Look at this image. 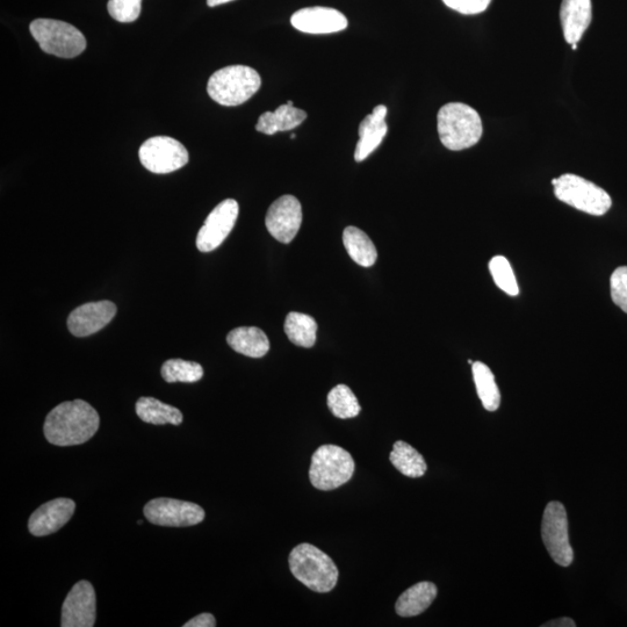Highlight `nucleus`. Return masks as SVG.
<instances>
[{"mask_svg": "<svg viewBox=\"0 0 627 627\" xmlns=\"http://www.w3.org/2000/svg\"><path fill=\"white\" fill-rule=\"evenodd\" d=\"M100 418L97 410L83 400L61 403L46 418L43 432L56 446H75L89 442L97 434Z\"/></svg>", "mask_w": 627, "mask_h": 627, "instance_id": "1", "label": "nucleus"}, {"mask_svg": "<svg viewBox=\"0 0 627 627\" xmlns=\"http://www.w3.org/2000/svg\"><path fill=\"white\" fill-rule=\"evenodd\" d=\"M437 129L443 146L452 151L474 147L484 133L479 113L461 103L446 104L439 110Z\"/></svg>", "mask_w": 627, "mask_h": 627, "instance_id": "2", "label": "nucleus"}, {"mask_svg": "<svg viewBox=\"0 0 627 627\" xmlns=\"http://www.w3.org/2000/svg\"><path fill=\"white\" fill-rule=\"evenodd\" d=\"M294 578L315 593H329L338 581V568L333 559L311 544L294 547L288 558Z\"/></svg>", "mask_w": 627, "mask_h": 627, "instance_id": "3", "label": "nucleus"}, {"mask_svg": "<svg viewBox=\"0 0 627 627\" xmlns=\"http://www.w3.org/2000/svg\"><path fill=\"white\" fill-rule=\"evenodd\" d=\"M262 79L255 69L230 66L220 69L209 78L207 92L222 106H239L248 102L261 88Z\"/></svg>", "mask_w": 627, "mask_h": 627, "instance_id": "4", "label": "nucleus"}, {"mask_svg": "<svg viewBox=\"0 0 627 627\" xmlns=\"http://www.w3.org/2000/svg\"><path fill=\"white\" fill-rule=\"evenodd\" d=\"M355 460L337 445H322L312 457L309 479L316 489L329 492L347 484L355 473Z\"/></svg>", "mask_w": 627, "mask_h": 627, "instance_id": "5", "label": "nucleus"}, {"mask_svg": "<svg viewBox=\"0 0 627 627\" xmlns=\"http://www.w3.org/2000/svg\"><path fill=\"white\" fill-rule=\"evenodd\" d=\"M31 34L42 52L62 59L81 55L88 43L75 26L54 19H36L30 26Z\"/></svg>", "mask_w": 627, "mask_h": 627, "instance_id": "6", "label": "nucleus"}, {"mask_svg": "<svg viewBox=\"0 0 627 627\" xmlns=\"http://www.w3.org/2000/svg\"><path fill=\"white\" fill-rule=\"evenodd\" d=\"M554 194L569 206L590 215L602 216L609 212L612 199L602 187L580 176L566 174L552 180Z\"/></svg>", "mask_w": 627, "mask_h": 627, "instance_id": "7", "label": "nucleus"}, {"mask_svg": "<svg viewBox=\"0 0 627 627\" xmlns=\"http://www.w3.org/2000/svg\"><path fill=\"white\" fill-rule=\"evenodd\" d=\"M141 164L157 175L171 174L189 163V151L169 136H155L144 142L139 150Z\"/></svg>", "mask_w": 627, "mask_h": 627, "instance_id": "8", "label": "nucleus"}, {"mask_svg": "<svg viewBox=\"0 0 627 627\" xmlns=\"http://www.w3.org/2000/svg\"><path fill=\"white\" fill-rule=\"evenodd\" d=\"M542 538L547 552L556 564L568 567L574 559V552L569 543L567 511L564 504L552 501L547 504L543 522Z\"/></svg>", "mask_w": 627, "mask_h": 627, "instance_id": "9", "label": "nucleus"}, {"mask_svg": "<svg viewBox=\"0 0 627 627\" xmlns=\"http://www.w3.org/2000/svg\"><path fill=\"white\" fill-rule=\"evenodd\" d=\"M143 511L151 524L170 528H186L205 520V510L198 504L167 497L151 500Z\"/></svg>", "mask_w": 627, "mask_h": 627, "instance_id": "10", "label": "nucleus"}, {"mask_svg": "<svg viewBox=\"0 0 627 627\" xmlns=\"http://www.w3.org/2000/svg\"><path fill=\"white\" fill-rule=\"evenodd\" d=\"M240 206L234 199L223 200L207 216L204 226L197 236V248L201 252H211L225 242L239 218Z\"/></svg>", "mask_w": 627, "mask_h": 627, "instance_id": "11", "label": "nucleus"}, {"mask_svg": "<svg viewBox=\"0 0 627 627\" xmlns=\"http://www.w3.org/2000/svg\"><path fill=\"white\" fill-rule=\"evenodd\" d=\"M97 597L89 581H79L62 607V627H92L96 623Z\"/></svg>", "mask_w": 627, "mask_h": 627, "instance_id": "12", "label": "nucleus"}, {"mask_svg": "<svg viewBox=\"0 0 627 627\" xmlns=\"http://www.w3.org/2000/svg\"><path fill=\"white\" fill-rule=\"evenodd\" d=\"M302 223L300 201L293 196L280 197L266 214L265 225L269 233L281 243H291L298 235Z\"/></svg>", "mask_w": 627, "mask_h": 627, "instance_id": "13", "label": "nucleus"}, {"mask_svg": "<svg viewBox=\"0 0 627 627\" xmlns=\"http://www.w3.org/2000/svg\"><path fill=\"white\" fill-rule=\"evenodd\" d=\"M117 306L112 301L89 302L79 306L68 317V329L76 337H86L98 333L110 323Z\"/></svg>", "mask_w": 627, "mask_h": 627, "instance_id": "14", "label": "nucleus"}, {"mask_svg": "<svg viewBox=\"0 0 627 627\" xmlns=\"http://www.w3.org/2000/svg\"><path fill=\"white\" fill-rule=\"evenodd\" d=\"M291 24L298 31L307 34H331L342 32L348 27L344 14L330 7H307L295 12Z\"/></svg>", "mask_w": 627, "mask_h": 627, "instance_id": "15", "label": "nucleus"}, {"mask_svg": "<svg viewBox=\"0 0 627 627\" xmlns=\"http://www.w3.org/2000/svg\"><path fill=\"white\" fill-rule=\"evenodd\" d=\"M75 509L76 503L70 499H56L42 504L32 514L28 530L35 537L52 535L71 520Z\"/></svg>", "mask_w": 627, "mask_h": 627, "instance_id": "16", "label": "nucleus"}, {"mask_svg": "<svg viewBox=\"0 0 627 627\" xmlns=\"http://www.w3.org/2000/svg\"><path fill=\"white\" fill-rule=\"evenodd\" d=\"M387 107L379 105L374 107L371 114L359 126V141L355 151L356 162H363L376 150L385 139L388 132L386 124Z\"/></svg>", "mask_w": 627, "mask_h": 627, "instance_id": "17", "label": "nucleus"}, {"mask_svg": "<svg viewBox=\"0 0 627 627\" xmlns=\"http://www.w3.org/2000/svg\"><path fill=\"white\" fill-rule=\"evenodd\" d=\"M593 19L592 0H562L560 20L565 40L569 45L578 43Z\"/></svg>", "mask_w": 627, "mask_h": 627, "instance_id": "18", "label": "nucleus"}, {"mask_svg": "<svg viewBox=\"0 0 627 627\" xmlns=\"http://www.w3.org/2000/svg\"><path fill=\"white\" fill-rule=\"evenodd\" d=\"M437 587L432 582L416 583L396 601L395 611L401 617H415L423 614L437 597Z\"/></svg>", "mask_w": 627, "mask_h": 627, "instance_id": "19", "label": "nucleus"}, {"mask_svg": "<svg viewBox=\"0 0 627 627\" xmlns=\"http://www.w3.org/2000/svg\"><path fill=\"white\" fill-rule=\"evenodd\" d=\"M307 119V113L299 108L285 104L275 112H265L259 117L256 131L266 135H275L278 132L292 131Z\"/></svg>", "mask_w": 627, "mask_h": 627, "instance_id": "20", "label": "nucleus"}, {"mask_svg": "<svg viewBox=\"0 0 627 627\" xmlns=\"http://www.w3.org/2000/svg\"><path fill=\"white\" fill-rule=\"evenodd\" d=\"M229 347L250 358H262L270 350L268 336L257 327L236 328L227 336Z\"/></svg>", "mask_w": 627, "mask_h": 627, "instance_id": "21", "label": "nucleus"}, {"mask_svg": "<svg viewBox=\"0 0 627 627\" xmlns=\"http://www.w3.org/2000/svg\"><path fill=\"white\" fill-rule=\"evenodd\" d=\"M343 243L353 262L371 268L377 262L378 251L370 237L363 230L356 227L345 228L343 233Z\"/></svg>", "mask_w": 627, "mask_h": 627, "instance_id": "22", "label": "nucleus"}, {"mask_svg": "<svg viewBox=\"0 0 627 627\" xmlns=\"http://www.w3.org/2000/svg\"><path fill=\"white\" fill-rule=\"evenodd\" d=\"M136 414L143 422L154 425H180L184 417L176 407L154 398H141L136 402Z\"/></svg>", "mask_w": 627, "mask_h": 627, "instance_id": "23", "label": "nucleus"}, {"mask_svg": "<svg viewBox=\"0 0 627 627\" xmlns=\"http://www.w3.org/2000/svg\"><path fill=\"white\" fill-rule=\"evenodd\" d=\"M389 460L401 474L408 478H421L427 473L428 465L420 452L406 442H396Z\"/></svg>", "mask_w": 627, "mask_h": 627, "instance_id": "24", "label": "nucleus"}, {"mask_svg": "<svg viewBox=\"0 0 627 627\" xmlns=\"http://www.w3.org/2000/svg\"><path fill=\"white\" fill-rule=\"evenodd\" d=\"M472 372L482 406L488 412H496L501 405V393L496 385L494 373L481 362L473 363Z\"/></svg>", "mask_w": 627, "mask_h": 627, "instance_id": "25", "label": "nucleus"}, {"mask_svg": "<svg viewBox=\"0 0 627 627\" xmlns=\"http://www.w3.org/2000/svg\"><path fill=\"white\" fill-rule=\"evenodd\" d=\"M285 333L294 345L301 348H313L316 342L317 323L312 316L292 312L285 321Z\"/></svg>", "mask_w": 627, "mask_h": 627, "instance_id": "26", "label": "nucleus"}, {"mask_svg": "<svg viewBox=\"0 0 627 627\" xmlns=\"http://www.w3.org/2000/svg\"><path fill=\"white\" fill-rule=\"evenodd\" d=\"M162 377L167 383H197L204 377L203 366L183 359H169L162 366Z\"/></svg>", "mask_w": 627, "mask_h": 627, "instance_id": "27", "label": "nucleus"}, {"mask_svg": "<svg viewBox=\"0 0 627 627\" xmlns=\"http://www.w3.org/2000/svg\"><path fill=\"white\" fill-rule=\"evenodd\" d=\"M330 412L341 420H348L359 415L360 408L356 395L347 385H338L328 394Z\"/></svg>", "mask_w": 627, "mask_h": 627, "instance_id": "28", "label": "nucleus"}, {"mask_svg": "<svg viewBox=\"0 0 627 627\" xmlns=\"http://www.w3.org/2000/svg\"><path fill=\"white\" fill-rule=\"evenodd\" d=\"M489 271L496 286L504 293L511 295V297H516L520 293L514 270L506 257H493L492 261L489 262Z\"/></svg>", "mask_w": 627, "mask_h": 627, "instance_id": "29", "label": "nucleus"}, {"mask_svg": "<svg viewBox=\"0 0 627 627\" xmlns=\"http://www.w3.org/2000/svg\"><path fill=\"white\" fill-rule=\"evenodd\" d=\"M142 0H108L107 10L122 24L134 23L141 14Z\"/></svg>", "mask_w": 627, "mask_h": 627, "instance_id": "30", "label": "nucleus"}, {"mask_svg": "<svg viewBox=\"0 0 627 627\" xmlns=\"http://www.w3.org/2000/svg\"><path fill=\"white\" fill-rule=\"evenodd\" d=\"M611 298L627 314V266H619L610 278Z\"/></svg>", "mask_w": 627, "mask_h": 627, "instance_id": "31", "label": "nucleus"}, {"mask_svg": "<svg viewBox=\"0 0 627 627\" xmlns=\"http://www.w3.org/2000/svg\"><path fill=\"white\" fill-rule=\"evenodd\" d=\"M443 3L465 16H473L485 12L492 0H443Z\"/></svg>", "mask_w": 627, "mask_h": 627, "instance_id": "32", "label": "nucleus"}, {"mask_svg": "<svg viewBox=\"0 0 627 627\" xmlns=\"http://www.w3.org/2000/svg\"><path fill=\"white\" fill-rule=\"evenodd\" d=\"M216 626V619L211 614H201L191 619V621L184 624V627H214Z\"/></svg>", "mask_w": 627, "mask_h": 627, "instance_id": "33", "label": "nucleus"}, {"mask_svg": "<svg viewBox=\"0 0 627 627\" xmlns=\"http://www.w3.org/2000/svg\"><path fill=\"white\" fill-rule=\"evenodd\" d=\"M543 627H575L576 623L572 618L561 617L554 619V621L547 622L542 625Z\"/></svg>", "mask_w": 627, "mask_h": 627, "instance_id": "34", "label": "nucleus"}, {"mask_svg": "<svg viewBox=\"0 0 627 627\" xmlns=\"http://www.w3.org/2000/svg\"><path fill=\"white\" fill-rule=\"evenodd\" d=\"M230 2H234V0H207V5L209 7H215V6L227 4Z\"/></svg>", "mask_w": 627, "mask_h": 627, "instance_id": "35", "label": "nucleus"}, {"mask_svg": "<svg viewBox=\"0 0 627 627\" xmlns=\"http://www.w3.org/2000/svg\"><path fill=\"white\" fill-rule=\"evenodd\" d=\"M571 46H572L573 50L578 49V43H574V45H571Z\"/></svg>", "mask_w": 627, "mask_h": 627, "instance_id": "36", "label": "nucleus"}, {"mask_svg": "<svg viewBox=\"0 0 627 627\" xmlns=\"http://www.w3.org/2000/svg\"><path fill=\"white\" fill-rule=\"evenodd\" d=\"M291 139H292V140L297 139V135L292 134Z\"/></svg>", "mask_w": 627, "mask_h": 627, "instance_id": "37", "label": "nucleus"}, {"mask_svg": "<svg viewBox=\"0 0 627 627\" xmlns=\"http://www.w3.org/2000/svg\"><path fill=\"white\" fill-rule=\"evenodd\" d=\"M287 104L293 106L292 100H288Z\"/></svg>", "mask_w": 627, "mask_h": 627, "instance_id": "38", "label": "nucleus"}]
</instances>
